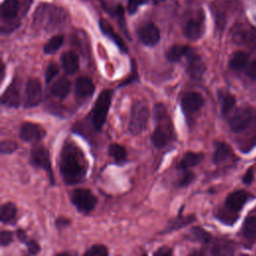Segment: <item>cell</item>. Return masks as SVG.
<instances>
[{
	"label": "cell",
	"instance_id": "39",
	"mask_svg": "<svg viewBox=\"0 0 256 256\" xmlns=\"http://www.w3.org/2000/svg\"><path fill=\"white\" fill-rule=\"evenodd\" d=\"M148 0H128L127 3V10L129 14H134L140 6L144 5Z\"/></svg>",
	"mask_w": 256,
	"mask_h": 256
},
{
	"label": "cell",
	"instance_id": "36",
	"mask_svg": "<svg viewBox=\"0 0 256 256\" xmlns=\"http://www.w3.org/2000/svg\"><path fill=\"white\" fill-rule=\"evenodd\" d=\"M59 73V66L56 63H50L47 68H46V72H45V82L48 85L55 77L56 75Z\"/></svg>",
	"mask_w": 256,
	"mask_h": 256
},
{
	"label": "cell",
	"instance_id": "5",
	"mask_svg": "<svg viewBox=\"0 0 256 256\" xmlns=\"http://www.w3.org/2000/svg\"><path fill=\"white\" fill-rule=\"evenodd\" d=\"M71 202L82 214H90L98 200L94 193L87 188H76L71 192Z\"/></svg>",
	"mask_w": 256,
	"mask_h": 256
},
{
	"label": "cell",
	"instance_id": "22",
	"mask_svg": "<svg viewBox=\"0 0 256 256\" xmlns=\"http://www.w3.org/2000/svg\"><path fill=\"white\" fill-rule=\"evenodd\" d=\"M203 159H204L203 153L188 151L184 154V156L178 163L177 167L180 170H187L191 167H194V166H197L198 164H200Z\"/></svg>",
	"mask_w": 256,
	"mask_h": 256
},
{
	"label": "cell",
	"instance_id": "25",
	"mask_svg": "<svg viewBox=\"0 0 256 256\" xmlns=\"http://www.w3.org/2000/svg\"><path fill=\"white\" fill-rule=\"evenodd\" d=\"M249 61V55L245 51H236L229 59V67L233 71H242L247 67Z\"/></svg>",
	"mask_w": 256,
	"mask_h": 256
},
{
	"label": "cell",
	"instance_id": "31",
	"mask_svg": "<svg viewBox=\"0 0 256 256\" xmlns=\"http://www.w3.org/2000/svg\"><path fill=\"white\" fill-rule=\"evenodd\" d=\"M64 42V36L62 34H57L51 37L43 47L45 54H54L59 50Z\"/></svg>",
	"mask_w": 256,
	"mask_h": 256
},
{
	"label": "cell",
	"instance_id": "42",
	"mask_svg": "<svg viewBox=\"0 0 256 256\" xmlns=\"http://www.w3.org/2000/svg\"><path fill=\"white\" fill-rule=\"evenodd\" d=\"M71 224V221L64 217V216H60L58 217L56 220H55V226L58 228V229H62V228H65L67 226H69Z\"/></svg>",
	"mask_w": 256,
	"mask_h": 256
},
{
	"label": "cell",
	"instance_id": "28",
	"mask_svg": "<svg viewBox=\"0 0 256 256\" xmlns=\"http://www.w3.org/2000/svg\"><path fill=\"white\" fill-rule=\"evenodd\" d=\"M17 216V207L12 202H6L0 207V221L3 224H9L15 221Z\"/></svg>",
	"mask_w": 256,
	"mask_h": 256
},
{
	"label": "cell",
	"instance_id": "12",
	"mask_svg": "<svg viewBox=\"0 0 256 256\" xmlns=\"http://www.w3.org/2000/svg\"><path fill=\"white\" fill-rule=\"evenodd\" d=\"M94 90H95V85L90 77L80 76L76 79L74 93L78 101L82 102L90 98L94 93Z\"/></svg>",
	"mask_w": 256,
	"mask_h": 256
},
{
	"label": "cell",
	"instance_id": "1",
	"mask_svg": "<svg viewBox=\"0 0 256 256\" xmlns=\"http://www.w3.org/2000/svg\"><path fill=\"white\" fill-rule=\"evenodd\" d=\"M59 171L65 184L81 183L88 171V162L83 151L71 141H66L59 157Z\"/></svg>",
	"mask_w": 256,
	"mask_h": 256
},
{
	"label": "cell",
	"instance_id": "41",
	"mask_svg": "<svg viewBox=\"0 0 256 256\" xmlns=\"http://www.w3.org/2000/svg\"><path fill=\"white\" fill-rule=\"evenodd\" d=\"M246 74L250 79L256 80V60H253L247 65Z\"/></svg>",
	"mask_w": 256,
	"mask_h": 256
},
{
	"label": "cell",
	"instance_id": "17",
	"mask_svg": "<svg viewBox=\"0 0 256 256\" xmlns=\"http://www.w3.org/2000/svg\"><path fill=\"white\" fill-rule=\"evenodd\" d=\"M204 32L203 17L190 19L184 26L183 33L187 39L197 40L199 39Z\"/></svg>",
	"mask_w": 256,
	"mask_h": 256
},
{
	"label": "cell",
	"instance_id": "14",
	"mask_svg": "<svg viewBox=\"0 0 256 256\" xmlns=\"http://www.w3.org/2000/svg\"><path fill=\"white\" fill-rule=\"evenodd\" d=\"M251 195L245 190H237L231 192L225 199V207L231 213L239 212Z\"/></svg>",
	"mask_w": 256,
	"mask_h": 256
},
{
	"label": "cell",
	"instance_id": "32",
	"mask_svg": "<svg viewBox=\"0 0 256 256\" xmlns=\"http://www.w3.org/2000/svg\"><path fill=\"white\" fill-rule=\"evenodd\" d=\"M183 174L181 175V177L178 179L176 186L179 188H183V187H187L189 186L196 178V175L193 171H189L187 170H183Z\"/></svg>",
	"mask_w": 256,
	"mask_h": 256
},
{
	"label": "cell",
	"instance_id": "20",
	"mask_svg": "<svg viewBox=\"0 0 256 256\" xmlns=\"http://www.w3.org/2000/svg\"><path fill=\"white\" fill-rule=\"evenodd\" d=\"M70 88V81L66 77H60L50 86V93L58 99H64L69 94Z\"/></svg>",
	"mask_w": 256,
	"mask_h": 256
},
{
	"label": "cell",
	"instance_id": "4",
	"mask_svg": "<svg viewBox=\"0 0 256 256\" xmlns=\"http://www.w3.org/2000/svg\"><path fill=\"white\" fill-rule=\"evenodd\" d=\"M30 164L35 167L44 170L49 178L50 184L54 185L55 180H54V173L52 169V164L50 160V154L49 151L46 147L43 145H35L32 147L30 151Z\"/></svg>",
	"mask_w": 256,
	"mask_h": 256
},
{
	"label": "cell",
	"instance_id": "24",
	"mask_svg": "<svg viewBox=\"0 0 256 256\" xmlns=\"http://www.w3.org/2000/svg\"><path fill=\"white\" fill-rule=\"evenodd\" d=\"M232 155L231 147L225 142H216L215 150L212 156V160L215 164L219 165L225 162Z\"/></svg>",
	"mask_w": 256,
	"mask_h": 256
},
{
	"label": "cell",
	"instance_id": "6",
	"mask_svg": "<svg viewBox=\"0 0 256 256\" xmlns=\"http://www.w3.org/2000/svg\"><path fill=\"white\" fill-rule=\"evenodd\" d=\"M156 123L151 135V142L156 148H163L173 139V125L169 116Z\"/></svg>",
	"mask_w": 256,
	"mask_h": 256
},
{
	"label": "cell",
	"instance_id": "18",
	"mask_svg": "<svg viewBox=\"0 0 256 256\" xmlns=\"http://www.w3.org/2000/svg\"><path fill=\"white\" fill-rule=\"evenodd\" d=\"M99 27L101 32L108 37L119 49L121 52L123 53H127L128 49L126 47V44L124 43V41L122 40V38L114 31V29L112 28V26L110 25V23L104 19H100L99 21Z\"/></svg>",
	"mask_w": 256,
	"mask_h": 256
},
{
	"label": "cell",
	"instance_id": "10",
	"mask_svg": "<svg viewBox=\"0 0 256 256\" xmlns=\"http://www.w3.org/2000/svg\"><path fill=\"white\" fill-rule=\"evenodd\" d=\"M45 129L36 123L24 122L20 127L19 136L25 142H39L45 137Z\"/></svg>",
	"mask_w": 256,
	"mask_h": 256
},
{
	"label": "cell",
	"instance_id": "30",
	"mask_svg": "<svg viewBox=\"0 0 256 256\" xmlns=\"http://www.w3.org/2000/svg\"><path fill=\"white\" fill-rule=\"evenodd\" d=\"M242 232L246 239L256 240V216H249L245 219Z\"/></svg>",
	"mask_w": 256,
	"mask_h": 256
},
{
	"label": "cell",
	"instance_id": "34",
	"mask_svg": "<svg viewBox=\"0 0 256 256\" xmlns=\"http://www.w3.org/2000/svg\"><path fill=\"white\" fill-rule=\"evenodd\" d=\"M168 111L163 103H156L153 107V118L156 122L168 117Z\"/></svg>",
	"mask_w": 256,
	"mask_h": 256
},
{
	"label": "cell",
	"instance_id": "47",
	"mask_svg": "<svg viewBox=\"0 0 256 256\" xmlns=\"http://www.w3.org/2000/svg\"><path fill=\"white\" fill-rule=\"evenodd\" d=\"M163 1H165V0H153V2H154L155 4H158V3H160V2H163Z\"/></svg>",
	"mask_w": 256,
	"mask_h": 256
},
{
	"label": "cell",
	"instance_id": "44",
	"mask_svg": "<svg viewBox=\"0 0 256 256\" xmlns=\"http://www.w3.org/2000/svg\"><path fill=\"white\" fill-rule=\"evenodd\" d=\"M16 237H17V239H18L21 243H23V244H25V242L29 239V237H28L26 231H25L24 229H21V228H18V229L16 230Z\"/></svg>",
	"mask_w": 256,
	"mask_h": 256
},
{
	"label": "cell",
	"instance_id": "26",
	"mask_svg": "<svg viewBox=\"0 0 256 256\" xmlns=\"http://www.w3.org/2000/svg\"><path fill=\"white\" fill-rule=\"evenodd\" d=\"M191 47H189L188 45H181V44L173 45L166 51V54H165L166 59L171 63L179 62L184 56L187 55Z\"/></svg>",
	"mask_w": 256,
	"mask_h": 256
},
{
	"label": "cell",
	"instance_id": "27",
	"mask_svg": "<svg viewBox=\"0 0 256 256\" xmlns=\"http://www.w3.org/2000/svg\"><path fill=\"white\" fill-rule=\"evenodd\" d=\"M185 238L190 241L199 242L201 244H208L212 239L209 232H207L202 227H198V226L192 227L187 233V235L185 236Z\"/></svg>",
	"mask_w": 256,
	"mask_h": 256
},
{
	"label": "cell",
	"instance_id": "37",
	"mask_svg": "<svg viewBox=\"0 0 256 256\" xmlns=\"http://www.w3.org/2000/svg\"><path fill=\"white\" fill-rule=\"evenodd\" d=\"M132 62V65H131V75L128 77V78H126L120 85H119V87H123V86H126V85H129V84H131V83H133V82H136V81H138V72H137V66H136V63L132 60L131 61Z\"/></svg>",
	"mask_w": 256,
	"mask_h": 256
},
{
	"label": "cell",
	"instance_id": "19",
	"mask_svg": "<svg viewBox=\"0 0 256 256\" xmlns=\"http://www.w3.org/2000/svg\"><path fill=\"white\" fill-rule=\"evenodd\" d=\"M61 64L64 72L68 75H72L77 72L79 68V57L75 51L69 50L61 55Z\"/></svg>",
	"mask_w": 256,
	"mask_h": 256
},
{
	"label": "cell",
	"instance_id": "15",
	"mask_svg": "<svg viewBox=\"0 0 256 256\" xmlns=\"http://www.w3.org/2000/svg\"><path fill=\"white\" fill-rule=\"evenodd\" d=\"M20 89L17 81H12L1 95V104L7 108H18L20 106Z\"/></svg>",
	"mask_w": 256,
	"mask_h": 256
},
{
	"label": "cell",
	"instance_id": "9",
	"mask_svg": "<svg viewBox=\"0 0 256 256\" xmlns=\"http://www.w3.org/2000/svg\"><path fill=\"white\" fill-rule=\"evenodd\" d=\"M252 120V111L248 107L237 108L229 119V126L235 133H241L247 129Z\"/></svg>",
	"mask_w": 256,
	"mask_h": 256
},
{
	"label": "cell",
	"instance_id": "21",
	"mask_svg": "<svg viewBox=\"0 0 256 256\" xmlns=\"http://www.w3.org/2000/svg\"><path fill=\"white\" fill-rule=\"evenodd\" d=\"M218 100L220 103V109L223 116H227L234 109L236 104V98L231 93L220 90L218 91Z\"/></svg>",
	"mask_w": 256,
	"mask_h": 256
},
{
	"label": "cell",
	"instance_id": "2",
	"mask_svg": "<svg viewBox=\"0 0 256 256\" xmlns=\"http://www.w3.org/2000/svg\"><path fill=\"white\" fill-rule=\"evenodd\" d=\"M112 90L105 89L102 90L91 110V122L96 131H101L108 115V111L112 100Z\"/></svg>",
	"mask_w": 256,
	"mask_h": 256
},
{
	"label": "cell",
	"instance_id": "29",
	"mask_svg": "<svg viewBox=\"0 0 256 256\" xmlns=\"http://www.w3.org/2000/svg\"><path fill=\"white\" fill-rule=\"evenodd\" d=\"M108 154L111 158L114 159V162L116 164H123L126 162V159H127L126 149L118 143H111L109 145Z\"/></svg>",
	"mask_w": 256,
	"mask_h": 256
},
{
	"label": "cell",
	"instance_id": "16",
	"mask_svg": "<svg viewBox=\"0 0 256 256\" xmlns=\"http://www.w3.org/2000/svg\"><path fill=\"white\" fill-rule=\"evenodd\" d=\"M196 220V217L194 214H188V215H177L175 218L168 221L166 227L160 232V234H168L172 233L176 230L182 229L189 224H192Z\"/></svg>",
	"mask_w": 256,
	"mask_h": 256
},
{
	"label": "cell",
	"instance_id": "33",
	"mask_svg": "<svg viewBox=\"0 0 256 256\" xmlns=\"http://www.w3.org/2000/svg\"><path fill=\"white\" fill-rule=\"evenodd\" d=\"M85 256H106L108 255V249L105 245L95 244L92 245L84 252Z\"/></svg>",
	"mask_w": 256,
	"mask_h": 256
},
{
	"label": "cell",
	"instance_id": "7",
	"mask_svg": "<svg viewBox=\"0 0 256 256\" xmlns=\"http://www.w3.org/2000/svg\"><path fill=\"white\" fill-rule=\"evenodd\" d=\"M42 100V85L37 78H29L25 84L23 106L25 108L36 107Z\"/></svg>",
	"mask_w": 256,
	"mask_h": 256
},
{
	"label": "cell",
	"instance_id": "45",
	"mask_svg": "<svg viewBox=\"0 0 256 256\" xmlns=\"http://www.w3.org/2000/svg\"><path fill=\"white\" fill-rule=\"evenodd\" d=\"M253 180V170L252 168H250L249 170H247V172L243 175V182L247 185H249Z\"/></svg>",
	"mask_w": 256,
	"mask_h": 256
},
{
	"label": "cell",
	"instance_id": "13",
	"mask_svg": "<svg viewBox=\"0 0 256 256\" xmlns=\"http://www.w3.org/2000/svg\"><path fill=\"white\" fill-rule=\"evenodd\" d=\"M138 38L140 41L149 47L155 46L160 40V31L153 23H147L141 26L138 30Z\"/></svg>",
	"mask_w": 256,
	"mask_h": 256
},
{
	"label": "cell",
	"instance_id": "8",
	"mask_svg": "<svg viewBox=\"0 0 256 256\" xmlns=\"http://www.w3.org/2000/svg\"><path fill=\"white\" fill-rule=\"evenodd\" d=\"M185 57L187 59L186 72L189 77L196 81L201 80L206 71V65L202 57L197 54L193 49H190Z\"/></svg>",
	"mask_w": 256,
	"mask_h": 256
},
{
	"label": "cell",
	"instance_id": "40",
	"mask_svg": "<svg viewBox=\"0 0 256 256\" xmlns=\"http://www.w3.org/2000/svg\"><path fill=\"white\" fill-rule=\"evenodd\" d=\"M25 245L27 247V250L30 254H38L39 251H40V245L38 244V242L32 238H29L26 242H25Z\"/></svg>",
	"mask_w": 256,
	"mask_h": 256
},
{
	"label": "cell",
	"instance_id": "38",
	"mask_svg": "<svg viewBox=\"0 0 256 256\" xmlns=\"http://www.w3.org/2000/svg\"><path fill=\"white\" fill-rule=\"evenodd\" d=\"M13 241H14V237H13V233L11 231L2 230L0 232V245H1V247L8 246Z\"/></svg>",
	"mask_w": 256,
	"mask_h": 256
},
{
	"label": "cell",
	"instance_id": "46",
	"mask_svg": "<svg viewBox=\"0 0 256 256\" xmlns=\"http://www.w3.org/2000/svg\"><path fill=\"white\" fill-rule=\"evenodd\" d=\"M1 77H0V80H1V82H3V80H4V78H5V64H4V62H1Z\"/></svg>",
	"mask_w": 256,
	"mask_h": 256
},
{
	"label": "cell",
	"instance_id": "43",
	"mask_svg": "<svg viewBox=\"0 0 256 256\" xmlns=\"http://www.w3.org/2000/svg\"><path fill=\"white\" fill-rule=\"evenodd\" d=\"M153 254L159 255V256H169V255L173 254V251L168 246H162V247H159Z\"/></svg>",
	"mask_w": 256,
	"mask_h": 256
},
{
	"label": "cell",
	"instance_id": "11",
	"mask_svg": "<svg viewBox=\"0 0 256 256\" xmlns=\"http://www.w3.org/2000/svg\"><path fill=\"white\" fill-rule=\"evenodd\" d=\"M204 98L201 93L196 91H189L183 94L181 98V107L185 114H192L197 112L204 105Z\"/></svg>",
	"mask_w": 256,
	"mask_h": 256
},
{
	"label": "cell",
	"instance_id": "23",
	"mask_svg": "<svg viewBox=\"0 0 256 256\" xmlns=\"http://www.w3.org/2000/svg\"><path fill=\"white\" fill-rule=\"evenodd\" d=\"M19 10L18 0H5L1 5V17L3 21L11 22L13 21Z\"/></svg>",
	"mask_w": 256,
	"mask_h": 256
},
{
	"label": "cell",
	"instance_id": "3",
	"mask_svg": "<svg viewBox=\"0 0 256 256\" xmlns=\"http://www.w3.org/2000/svg\"><path fill=\"white\" fill-rule=\"evenodd\" d=\"M150 116L149 107L146 102L137 100L132 104L129 116L128 131L132 135L141 134L147 127Z\"/></svg>",
	"mask_w": 256,
	"mask_h": 256
},
{
	"label": "cell",
	"instance_id": "35",
	"mask_svg": "<svg viewBox=\"0 0 256 256\" xmlns=\"http://www.w3.org/2000/svg\"><path fill=\"white\" fill-rule=\"evenodd\" d=\"M18 149V144L12 140H2L0 142L1 154H11Z\"/></svg>",
	"mask_w": 256,
	"mask_h": 256
}]
</instances>
